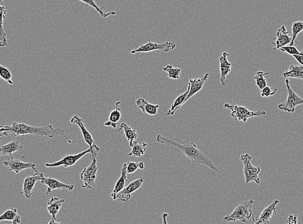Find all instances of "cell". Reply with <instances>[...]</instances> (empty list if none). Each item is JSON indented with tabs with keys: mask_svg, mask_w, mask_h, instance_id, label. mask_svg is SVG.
I'll return each instance as SVG.
<instances>
[{
	"mask_svg": "<svg viewBox=\"0 0 303 224\" xmlns=\"http://www.w3.org/2000/svg\"><path fill=\"white\" fill-rule=\"evenodd\" d=\"M156 141L162 145L168 146L176 153L185 156L192 163L205 165L216 171L217 173H220L218 167L215 166L212 162L192 142L184 141L180 138L172 136L164 137L161 135L157 136Z\"/></svg>",
	"mask_w": 303,
	"mask_h": 224,
	"instance_id": "6da1fadb",
	"label": "cell"
},
{
	"mask_svg": "<svg viewBox=\"0 0 303 224\" xmlns=\"http://www.w3.org/2000/svg\"><path fill=\"white\" fill-rule=\"evenodd\" d=\"M0 133H3L6 137L11 135L13 137H17L18 136L31 135L36 137H47L50 139H53L56 135H60L63 136L69 143H74L66 136L64 130L60 127L54 129L53 125L36 127L23 123L14 122L10 125H0Z\"/></svg>",
	"mask_w": 303,
	"mask_h": 224,
	"instance_id": "7a4b0ae2",
	"label": "cell"
},
{
	"mask_svg": "<svg viewBox=\"0 0 303 224\" xmlns=\"http://www.w3.org/2000/svg\"><path fill=\"white\" fill-rule=\"evenodd\" d=\"M254 201H245L239 204L231 214L224 218V221L230 222L239 221L242 223H246L251 219L255 221L254 213L252 211V206Z\"/></svg>",
	"mask_w": 303,
	"mask_h": 224,
	"instance_id": "3957f363",
	"label": "cell"
},
{
	"mask_svg": "<svg viewBox=\"0 0 303 224\" xmlns=\"http://www.w3.org/2000/svg\"><path fill=\"white\" fill-rule=\"evenodd\" d=\"M224 108L230 109L232 111L230 115L235 121L242 122L243 123H246L251 118L263 117L266 114L263 110L258 111H250L246 107L238 105L236 104L226 103L224 104Z\"/></svg>",
	"mask_w": 303,
	"mask_h": 224,
	"instance_id": "277c9868",
	"label": "cell"
},
{
	"mask_svg": "<svg viewBox=\"0 0 303 224\" xmlns=\"http://www.w3.org/2000/svg\"><path fill=\"white\" fill-rule=\"evenodd\" d=\"M241 159L243 163V174L246 185L250 183H255L260 185L262 181L259 177L261 173L260 167H256L252 163V157L246 153L241 156Z\"/></svg>",
	"mask_w": 303,
	"mask_h": 224,
	"instance_id": "5b68a950",
	"label": "cell"
},
{
	"mask_svg": "<svg viewBox=\"0 0 303 224\" xmlns=\"http://www.w3.org/2000/svg\"><path fill=\"white\" fill-rule=\"evenodd\" d=\"M176 47V44L174 42L166 41L164 43H156L148 40L147 43L140 46L137 49L132 50L130 53L132 55H136V54L147 53L156 51L169 53L170 51L175 49Z\"/></svg>",
	"mask_w": 303,
	"mask_h": 224,
	"instance_id": "8992f818",
	"label": "cell"
},
{
	"mask_svg": "<svg viewBox=\"0 0 303 224\" xmlns=\"http://www.w3.org/2000/svg\"><path fill=\"white\" fill-rule=\"evenodd\" d=\"M285 84L288 97L285 102L280 103L278 105V108L282 111L287 112V113H294L298 106L303 105V99L298 94L295 93L294 90L292 89L290 81L288 79H286Z\"/></svg>",
	"mask_w": 303,
	"mask_h": 224,
	"instance_id": "52a82bcc",
	"label": "cell"
},
{
	"mask_svg": "<svg viewBox=\"0 0 303 224\" xmlns=\"http://www.w3.org/2000/svg\"><path fill=\"white\" fill-rule=\"evenodd\" d=\"M98 167L96 157L92 159V163L89 166L85 167L81 173V180L83 185L81 186L83 189H92L96 187V180L97 178Z\"/></svg>",
	"mask_w": 303,
	"mask_h": 224,
	"instance_id": "ba28073f",
	"label": "cell"
},
{
	"mask_svg": "<svg viewBox=\"0 0 303 224\" xmlns=\"http://www.w3.org/2000/svg\"><path fill=\"white\" fill-rule=\"evenodd\" d=\"M71 123L77 125L81 130L82 135H83V139L85 140L86 143L89 145V147L91 149V153H90V159L91 160L94 157H96L97 154L100 151V148L94 143L93 137L90 134L89 130L86 128L85 124L83 123V120L78 117V115H74L71 120Z\"/></svg>",
	"mask_w": 303,
	"mask_h": 224,
	"instance_id": "9c48e42d",
	"label": "cell"
},
{
	"mask_svg": "<svg viewBox=\"0 0 303 224\" xmlns=\"http://www.w3.org/2000/svg\"><path fill=\"white\" fill-rule=\"evenodd\" d=\"M91 149L85 150L81 153L76 154V155H67L64 157L63 159L59 161L55 162L53 163H46L45 166L47 167H59L63 166L64 167H69L75 165L80 159L85 157L87 154L91 153Z\"/></svg>",
	"mask_w": 303,
	"mask_h": 224,
	"instance_id": "30bf717a",
	"label": "cell"
},
{
	"mask_svg": "<svg viewBox=\"0 0 303 224\" xmlns=\"http://www.w3.org/2000/svg\"><path fill=\"white\" fill-rule=\"evenodd\" d=\"M40 181L41 182V183L47 186V192H46L47 195H49L54 190L63 191L64 189H67L71 191L74 189V185L62 183V182L56 179L54 177V175L52 177H45L43 175L40 178Z\"/></svg>",
	"mask_w": 303,
	"mask_h": 224,
	"instance_id": "8fae6325",
	"label": "cell"
},
{
	"mask_svg": "<svg viewBox=\"0 0 303 224\" xmlns=\"http://www.w3.org/2000/svg\"><path fill=\"white\" fill-rule=\"evenodd\" d=\"M143 182L144 179L142 177L132 181L131 183L128 184L126 187H124L123 190L117 194L116 200L118 199L123 203H128L131 199L132 194L142 187Z\"/></svg>",
	"mask_w": 303,
	"mask_h": 224,
	"instance_id": "7c38bea8",
	"label": "cell"
},
{
	"mask_svg": "<svg viewBox=\"0 0 303 224\" xmlns=\"http://www.w3.org/2000/svg\"><path fill=\"white\" fill-rule=\"evenodd\" d=\"M3 164L8 168L9 171L15 172L17 174L29 169H33L36 173H40L35 163H24L19 160L13 159L12 157H9L7 161L3 162Z\"/></svg>",
	"mask_w": 303,
	"mask_h": 224,
	"instance_id": "4fadbf2b",
	"label": "cell"
},
{
	"mask_svg": "<svg viewBox=\"0 0 303 224\" xmlns=\"http://www.w3.org/2000/svg\"><path fill=\"white\" fill-rule=\"evenodd\" d=\"M276 36L277 39H273L272 43H271V45L274 47V50L279 49L284 46L289 45L292 41V36L288 33L284 25L282 26L278 30Z\"/></svg>",
	"mask_w": 303,
	"mask_h": 224,
	"instance_id": "5bb4252c",
	"label": "cell"
},
{
	"mask_svg": "<svg viewBox=\"0 0 303 224\" xmlns=\"http://www.w3.org/2000/svg\"><path fill=\"white\" fill-rule=\"evenodd\" d=\"M43 175V173H38L35 175L26 177L24 179L23 184V190L20 193L25 196L27 199H29L33 195L34 192L37 191L35 189V186L38 181H40V178Z\"/></svg>",
	"mask_w": 303,
	"mask_h": 224,
	"instance_id": "9a60e30c",
	"label": "cell"
},
{
	"mask_svg": "<svg viewBox=\"0 0 303 224\" xmlns=\"http://www.w3.org/2000/svg\"><path fill=\"white\" fill-rule=\"evenodd\" d=\"M229 54L224 52L222 53V57L219 58L220 67V82L222 86L227 85L226 82V78L230 73H232L231 67L234 65V63H230L228 61V57Z\"/></svg>",
	"mask_w": 303,
	"mask_h": 224,
	"instance_id": "2e32d148",
	"label": "cell"
},
{
	"mask_svg": "<svg viewBox=\"0 0 303 224\" xmlns=\"http://www.w3.org/2000/svg\"><path fill=\"white\" fill-rule=\"evenodd\" d=\"M208 78H209V75L206 73L203 77L201 78V79L189 80V84H188L189 92H188L187 97H186L185 100V103L188 101H189L190 99L193 98L197 93L202 91V88L204 87V85L207 82Z\"/></svg>",
	"mask_w": 303,
	"mask_h": 224,
	"instance_id": "e0dca14e",
	"label": "cell"
},
{
	"mask_svg": "<svg viewBox=\"0 0 303 224\" xmlns=\"http://www.w3.org/2000/svg\"><path fill=\"white\" fill-rule=\"evenodd\" d=\"M65 200L60 199L59 198L53 197L47 203V211L52 217V220L49 224H61L58 223L56 217L59 213L62 207V205L65 203Z\"/></svg>",
	"mask_w": 303,
	"mask_h": 224,
	"instance_id": "ac0fdd59",
	"label": "cell"
},
{
	"mask_svg": "<svg viewBox=\"0 0 303 224\" xmlns=\"http://www.w3.org/2000/svg\"><path fill=\"white\" fill-rule=\"evenodd\" d=\"M280 203L279 200H275L272 204L268 205L262 211L260 217L255 220V224H269L272 221L273 215H276V207L278 204Z\"/></svg>",
	"mask_w": 303,
	"mask_h": 224,
	"instance_id": "d6986e66",
	"label": "cell"
},
{
	"mask_svg": "<svg viewBox=\"0 0 303 224\" xmlns=\"http://www.w3.org/2000/svg\"><path fill=\"white\" fill-rule=\"evenodd\" d=\"M23 149V145L20 141H13L11 143L0 146V157L3 155L12 157L13 153L21 151Z\"/></svg>",
	"mask_w": 303,
	"mask_h": 224,
	"instance_id": "ffe728a7",
	"label": "cell"
},
{
	"mask_svg": "<svg viewBox=\"0 0 303 224\" xmlns=\"http://www.w3.org/2000/svg\"><path fill=\"white\" fill-rule=\"evenodd\" d=\"M136 105L143 113L147 114L150 116L157 115L158 109L160 108L159 105L150 103L149 102L146 101L145 99H142V98H140L136 101Z\"/></svg>",
	"mask_w": 303,
	"mask_h": 224,
	"instance_id": "44dd1931",
	"label": "cell"
},
{
	"mask_svg": "<svg viewBox=\"0 0 303 224\" xmlns=\"http://www.w3.org/2000/svg\"><path fill=\"white\" fill-rule=\"evenodd\" d=\"M127 181V172H126V164L125 163L123 164V167H122L121 177H120L119 180L116 183L113 190L111 191V194H110V196H111L114 201H116L117 194L125 187V184Z\"/></svg>",
	"mask_w": 303,
	"mask_h": 224,
	"instance_id": "7402d4cb",
	"label": "cell"
},
{
	"mask_svg": "<svg viewBox=\"0 0 303 224\" xmlns=\"http://www.w3.org/2000/svg\"><path fill=\"white\" fill-rule=\"evenodd\" d=\"M21 217L18 214L17 208H11V209H7L0 215V222L18 224L21 223Z\"/></svg>",
	"mask_w": 303,
	"mask_h": 224,
	"instance_id": "603a6c76",
	"label": "cell"
},
{
	"mask_svg": "<svg viewBox=\"0 0 303 224\" xmlns=\"http://www.w3.org/2000/svg\"><path fill=\"white\" fill-rule=\"evenodd\" d=\"M189 92V87L188 86V89L184 93L182 94L179 96L178 98H176L175 101L172 103L171 107L168 111L166 112V117H170V116H173L174 114L176 113L178 110L180 109L182 107V106L185 103V100Z\"/></svg>",
	"mask_w": 303,
	"mask_h": 224,
	"instance_id": "cb8c5ba5",
	"label": "cell"
},
{
	"mask_svg": "<svg viewBox=\"0 0 303 224\" xmlns=\"http://www.w3.org/2000/svg\"><path fill=\"white\" fill-rule=\"evenodd\" d=\"M121 104V102H116V109L110 114L109 119H108L107 122L104 123L106 127H111L114 129L117 127L118 122L120 121L121 117V109L120 107Z\"/></svg>",
	"mask_w": 303,
	"mask_h": 224,
	"instance_id": "d4e9b609",
	"label": "cell"
},
{
	"mask_svg": "<svg viewBox=\"0 0 303 224\" xmlns=\"http://www.w3.org/2000/svg\"><path fill=\"white\" fill-rule=\"evenodd\" d=\"M284 79H294L303 81V66L291 65L283 73Z\"/></svg>",
	"mask_w": 303,
	"mask_h": 224,
	"instance_id": "484cf974",
	"label": "cell"
},
{
	"mask_svg": "<svg viewBox=\"0 0 303 224\" xmlns=\"http://www.w3.org/2000/svg\"><path fill=\"white\" fill-rule=\"evenodd\" d=\"M7 13V7L0 5V42L3 47H7V34L3 29L4 20L6 19Z\"/></svg>",
	"mask_w": 303,
	"mask_h": 224,
	"instance_id": "4316f807",
	"label": "cell"
},
{
	"mask_svg": "<svg viewBox=\"0 0 303 224\" xmlns=\"http://www.w3.org/2000/svg\"><path fill=\"white\" fill-rule=\"evenodd\" d=\"M121 130L124 131L125 137L129 143L130 146L132 145L134 141H137L138 135L136 129L130 127L127 123L123 122L121 123L118 132L121 131Z\"/></svg>",
	"mask_w": 303,
	"mask_h": 224,
	"instance_id": "83f0119b",
	"label": "cell"
},
{
	"mask_svg": "<svg viewBox=\"0 0 303 224\" xmlns=\"http://www.w3.org/2000/svg\"><path fill=\"white\" fill-rule=\"evenodd\" d=\"M147 145L148 144L145 143H138L137 141H134L132 145H130V147H132V150L130 153L128 154V157H141L145 153Z\"/></svg>",
	"mask_w": 303,
	"mask_h": 224,
	"instance_id": "f1b7e54d",
	"label": "cell"
},
{
	"mask_svg": "<svg viewBox=\"0 0 303 224\" xmlns=\"http://www.w3.org/2000/svg\"><path fill=\"white\" fill-rule=\"evenodd\" d=\"M78 1L83 2V3L87 4V5L94 8V9L98 12V14H99L101 17L104 18V19H107V18L110 17V16H114L116 15V11H103L104 6L101 7H99V6L96 4L95 0H78Z\"/></svg>",
	"mask_w": 303,
	"mask_h": 224,
	"instance_id": "f546056e",
	"label": "cell"
},
{
	"mask_svg": "<svg viewBox=\"0 0 303 224\" xmlns=\"http://www.w3.org/2000/svg\"><path fill=\"white\" fill-rule=\"evenodd\" d=\"M162 71L165 72L166 75L172 80L180 79V76L182 75V69L180 68L174 67L171 64H168L162 68Z\"/></svg>",
	"mask_w": 303,
	"mask_h": 224,
	"instance_id": "4dcf8cb0",
	"label": "cell"
},
{
	"mask_svg": "<svg viewBox=\"0 0 303 224\" xmlns=\"http://www.w3.org/2000/svg\"><path fill=\"white\" fill-rule=\"evenodd\" d=\"M303 31V21H296L292 26V41L289 45H294L296 39L300 33Z\"/></svg>",
	"mask_w": 303,
	"mask_h": 224,
	"instance_id": "1f68e13d",
	"label": "cell"
},
{
	"mask_svg": "<svg viewBox=\"0 0 303 224\" xmlns=\"http://www.w3.org/2000/svg\"><path fill=\"white\" fill-rule=\"evenodd\" d=\"M268 74V73H264L263 71H260L254 76V79L256 81V85L260 88V90L267 86L266 77H267Z\"/></svg>",
	"mask_w": 303,
	"mask_h": 224,
	"instance_id": "d6a6232c",
	"label": "cell"
},
{
	"mask_svg": "<svg viewBox=\"0 0 303 224\" xmlns=\"http://www.w3.org/2000/svg\"><path fill=\"white\" fill-rule=\"evenodd\" d=\"M0 78L4 81H7L10 85L14 84L13 80H12L13 76H12L11 71L7 67L1 65V64H0Z\"/></svg>",
	"mask_w": 303,
	"mask_h": 224,
	"instance_id": "836d02e7",
	"label": "cell"
},
{
	"mask_svg": "<svg viewBox=\"0 0 303 224\" xmlns=\"http://www.w3.org/2000/svg\"><path fill=\"white\" fill-rule=\"evenodd\" d=\"M279 50L283 53H287L290 55H303V52L300 51L294 45H286L280 48Z\"/></svg>",
	"mask_w": 303,
	"mask_h": 224,
	"instance_id": "e575fe53",
	"label": "cell"
},
{
	"mask_svg": "<svg viewBox=\"0 0 303 224\" xmlns=\"http://www.w3.org/2000/svg\"><path fill=\"white\" fill-rule=\"evenodd\" d=\"M278 90L277 88H272L269 87V86H266L263 89L261 90V96H262V97L266 98L273 97V96L276 95Z\"/></svg>",
	"mask_w": 303,
	"mask_h": 224,
	"instance_id": "d590c367",
	"label": "cell"
},
{
	"mask_svg": "<svg viewBox=\"0 0 303 224\" xmlns=\"http://www.w3.org/2000/svg\"><path fill=\"white\" fill-rule=\"evenodd\" d=\"M126 169L127 174L134 173V172L137 171L139 169V163H135V162H126Z\"/></svg>",
	"mask_w": 303,
	"mask_h": 224,
	"instance_id": "8d00e7d4",
	"label": "cell"
},
{
	"mask_svg": "<svg viewBox=\"0 0 303 224\" xmlns=\"http://www.w3.org/2000/svg\"><path fill=\"white\" fill-rule=\"evenodd\" d=\"M298 223V217H296V216H294L292 215L289 216L288 221H287V223L297 224Z\"/></svg>",
	"mask_w": 303,
	"mask_h": 224,
	"instance_id": "74e56055",
	"label": "cell"
},
{
	"mask_svg": "<svg viewBox=\"0 0 303 224\" xmlns=\"http://www.w3.org/2000/svg\"><path fill=\"white\" fill-rule=\"evenodd\" d=\"M292 57L296 60V61H298L301 65L303 66V55H292Z\"/></svg>",
	"mask_w": 303,
	"mask_h": 224,
	"instance_id": "f35d334b",
	"label": "cell"
},
{
	"mask_svg": "<svg viewBox=\"0 0 303 224\" xmlns=\"http://www.w3.org/2000/svg\"><path fill=\"white\" fill-rule=\"evenodd\" d=\"M144 167V163L143 162H141V163H139V169H143Z\"/></svg>",
	"mask_w": 303,
	"mask_h": 224,
	"instance_id": "ab89813d",
	"label": "cell"
},
{
	"mask_svg": "<svg viewBox=\"0 0 303 224\" xmlns=\"http://www.w3.org/2000/svg\"><path fill=\"white\" fill-rule=\"evenodd\" d=\"M3 133H0V143H1L2 139H3Z\"/></svg>",
	"mask_w": 303,
	"mask_h": 224,
	"instance_id": "60d3db41",
	"label": "cell"
},
{
	"mask_svg": "<svg viewBox=\"0 0 303 224\" xmlns=\"http://www.w3.org/2000/svg\"><path fill=\"white\" fill-rule=\"evenodd\" d=\"M0 47H3V46H2V44L1 42H0Z\"/></svg>",
	"mask_w": 303,
	"mask_h": 224,
	"instance_id": "b9f144b4",
	"label": "cell"
},
{
	"mask_svg": "<svg viewBox=\"0 0 303 224\" xmlns=\"http://www.w3.org/2000/svg\"><path fill=\"white\" fill-rule=\"evenodd\" d=\"M3 1V0H0V2Z\"/></svg>",
	"mask_w": 303,
	"mask_h": 224,
	"instance_id": "7bdbcfd3",
	"label": "cell"
}]
</instances>
